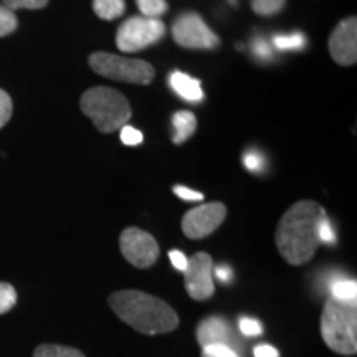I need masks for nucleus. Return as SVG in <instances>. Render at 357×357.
<instances>
[{"label": "nucleus", "instance_id": "f257e3e1", "mask_svg": "<svg viewBox=\"0 0 357 357\" xmlns=\"http://www.w3.org/2000/svg\"><path fill=\"white\" fill-rule=\"evenodd\" d=\"M328 218L323 205L312 200H301L284 212L276 227V247L289 265H305L314 257L321 245L319 227Z\"/></svg>", "mask_w": 357, "mask_h": 357}, {"label": "nucleus", "instance_id": "f03ea898", "mask_svg": "<svg viewBox=\"0 0 357 357\" xmlns=\"http://www.w3.org/2000/svg\"><path fill=\"white\" fill-rule=\"evenodd\" d=\"M108 303L123 323L147 336L172 333L178 326V316L172 306L139 289L114 291L109 294Z\"/></svg>", "mask_w": 357, "mask_h": 357}, {"label": "nucleus", "instance_id": "7ed1b4c3", "mask_svg": "<svg viewBox=\"0 0 357 357\" xmlns=\"http://www.w3.org/2000/svg\"><path fill=\"white\" fill-rule=\"evenodd\" d=\"M321 337L329 349L342 356L357 352V305L328 298L321 314Z\"/></svg>", "mask_w": 357, "mask_h": 357}, {"label": "nucleus", "instance_id": "20e7f679", "mask_svg": "<svg viewBox=\"0 0 357 357\" xmlns=\"http://www.w3.org/2000/svg\"><path fill=\"white\" fill-rule=\"evenodd\" d=\"M86 114L100 132H113L126 126L131 119V106L121 93L108 86L89 88L79 101Z\"/></svg>", "mask_w": 357, "mask_h": 357}, {"label": "nucleus", "instance_id": "39448f33", "mask_svg": "<svg viewBox=\"0 0 357 357\" xmlns=\"http://www.w3.org/2000/svg\"><path fill=\"white\" fill-rule=\"evenodd\" d=\"M88 61L91 70L98 75L121 83L149 84L155 75L154 66L144 60L118 56L106 52L91 53Z\"/></svg>", "mask_w": 357, "mask_h": 357}, {"label": "nucleus", "instance_id": "423d86ee", "mask_svg": "<svg viewBox=\"0 0 357 357\" xmlns=\"http://www.w3.org/2000/svg\"><path fill=\"white\" fill-rule=\"evenodd\" d=\"M164 35L166 25L160 19H147L142 15L129 17L118 29L116 45L124 53H134L158 43Z\"/></svg>", "mask_w": 357, "mask_h": 357}, {"label": "nucleus", "instance_id": "0eeeda50", "mask_svg": "<svg viewBox=\"0 0 357 357\" xmlns=\"http://www.w3.org/2000/svg\"><path fill=\"white\" fill-rule=\"evenodd\" d=\"M172 37L178 47L190 50H213L220 45L218 35L195 12H184L177 17L172 25Z\"/></svg>", "mask_w": 357, "mask_h": 357}, {"label": "nucleus", "instance_id": "6e6552de", "mask_svg": "<svg viewBox=\"0 0 357 357\" xmlns=\"http://www.w3.org/2000/svg\"><path fill=\"white\" fill-rule=\"evenodd\" d=\"M119 248H121L123 257L136 268L153 266L160 253L154 236L137 227H129L123 230L119 236Z\"/></svg>", "mask_w": 357, "mask_h": 357}, {"label": "nucleus", "instance_id": "1a4fd4ad", "mask_svg": "<svg viewBox=\"0 0 357 357\" xmlns=\"http://www.w3.org/2000/svg\"><path fill=\"white\" fill-rule=\"evenodd\" d=\"M184 283L187 294L195 301H205L213 296V260L208 253L199 252L189 258L184 271Z\"/></svg>", "mask_w": 357, "mask_h": 357}, {"label": "nucleus", "instance_id": "9d476101", "mask_svg": "<svg viewBox=\"0 0 357 357\" xmlns=\"http://www.w3.org/2000/svg\"><path fill=\"white\" fill-rule=\"evenodd\" d=\"M227 217V207L222 202L204 204L189 211L182 218V231L192 240L212 235Z\"/></svg>", "mask_w": 357, "mask_h": 357}, {"label": "nucleus", "instance_id": "9b49d317", "mask_svg": "<svg viewBox=\"0 0 357 357\" xmlns=\"http://www.w3.org/2000/svg\"><path fill=\"white\" fill-rule=\"evenodd\" d=\"M329 53L337 65L351 66L357 60V19L341 20L329 37Z\"/></svg>", "mask_w": 357, "mask_h": 357}, {"label": "nucleus", "instance_id": "f8f14e48", "mask_svg": "<svg viewBox=\"0 0 357 357\" xmlns=\"http://www.w3.org/2000/svg\"><path fill=\"white\" fill-rule=\"evenodd\" d=\"M197 342L200 347L211 346V344H222L234 349L236 354L242 352V344L240 339L236 336L234 328H231L230 321H227L222 316H208L200 321L197 324Z\"/></svg>", "mask_w": 357, "mask_h": 357}, {"label": "nucleus", "instance_id": "ddd939ff", "mask_svg": "<svg viewBox=\"0 0 357 357\" xmlns=\"http://www.w3.org/2000/svg\"><path fill=\"white\" fill-rule=\"evenodd\" d=\"M169 86L177 96L189 102H199L204 100V89L199 79L192 78L190 75L182 73V71H172L169 75Z\"/></svg>", "mask_w": 357, "mask_h": 357}, {"label": "nucleus", "instance_id": "4468645a", "mask_svg": "<svg viewBox=\"0 0 357 357\" xmlns=\"http://www.w3.org/2000/svg\"><path fill=\"white\" fill-rule=\"evenodd\" d=\"M172 128L174 144H184V142L195 134L197 129V119L190 111H177L172 116Z\"/></svg>", "mask_w": 357, "mask_h": 357}, {"label": "nucleus", "instance_id": "2eb2a0df", "mask_svg": "<svg viewBox=\"0 0 357 357\" xmlns=\"http://www.w3.org/2000/svg\"><path fill=\"white\" fill-rule=\"evenodd\" d=\"M93 10L101 20L119 19L126 12L124 0H93Z\"/></svg>", "mask_w": 357, "mask_h": 357}, {"label": "nucleus", "instance_id": "dca6fc26", "mask_svg": "<svg viewBox=\"0 0 357 357\" xmlns=\"http://www.w3.org/2000/svg\"><path fill=\"white\" fill-rule=\"evenodd\" d=\"M33 357H86L82 351L61 344H42L33 351Z\"/></svg>", "mask_w": 357, "mask_h": 357}, {"label": "nucleus", "instance_id": "f3484780", "mask_svg": "<svg viewBox=\"0 0 357 357\" xmlns=\"http://www.w3.org/2000/svg\"><path fill=\"white\" fill-rule=\"evenodd\" d=\"M273 47L276 50H303L306 47V37L300 32L289 35H275Z\"/></svg>", "mask_w": 357, "mask_h": 357}, {"label": "nucleus", "instance_id": "a211bd4d", "mask_svg": "<svg viewBox=\"0 0 357 357\" xmlns=\"http://www.w3.org/2000/svg\"><path fill=\"white\" fill-rule=\"evenodd\" d=\"M331 296L339 301L356 303L357 283L356 280H337L331 287Z\"/></svg>", "mask_w": 357, "mask_h": 357}, {"label": "nucleus", "instance_id": "6ab92c4d", "mask_svg": "<svg viewBox=\"0 0 357 357\" xmlns=\"http://www.w3.org/2000/svg\"><path fill=\"white\" fill-rule=\"evenodd\" d=\"M136 3L139 7L141 15L147 19H160L169 10L166 0H136Z\"/></svg>", "mask_w": 357, "mask_h": 357}, {"label": "nucleus", "instance_id": "aec40b11", "mask_svg": "<svg viewBox=\"0 0 357 357\" xmlns=\"http://www.w3.org/2000/svg\"><path fill=\"white\" fill-rule=\"evenodd\" d=\"M287 0H252V8L257 15L271 17L283 10Z\"/></svg>", "mask_w": 357, "mask_h": 357}, {"label": "nucleus", "instance_id": "412c9836", "mask_svg": "<svg viewBox=\"0 0 357 357\" xmlns=\"http://www.w3.org/2000/svg\"><path fill=\"white\" fill-rule=\"evenodd\" d=\"M17 26H19V20H17L15 13L8 10L7 7L0 6V38L15 32Z\"/></svg>", "mask_w": 357, "mask_h": 357}, {"label": "nucleus", "instance_id": "4be33fe9", "mask_svg": "<svg viewBox=\"0 0 357 357\" xmlns=\"http://www.w3.org/2000/svg\"><path fill=\"white\" fill-rule=\"evenodd\" d=\"M17 305V291L10 283H0V314H6Z\"/></svg>", "mask_w": 357, "mask_h": 357}, {"label": "nucleus", "instance_id": "5701e85b", "mask_svg": "<svg viewBox=\"0 0 357 357\" xmlns=\"http://www.w3.org/2000/svg\"><path fill=\"white\" fill-rule=\"evenodd\" d=\"M252 52L253 55L261 61H268L273 58V48H271V43L263 37H255L252 40Z\"/></svg>", "mask_w": 357, "mask_h": 357}, {"label": "nucleus", "instance_id": "b1692460", "mask_svg": "<svg viewBox=\"0 0 357 357\" xmlns=\"http://www.w3.org/2000/svg\"><path fill=\"white\" fill-rule=\"evenodd\" d=\"M3 7L8 10H20V8H29V10H38L48 3V0H2Z\"/></svg>", "mask_w": 357, "mask_h": 357}, {"label": "nucleus", "instance_id": "393cba45", "mask_svg": "<svg viewBox=\"0 0 357 357\" xmlns=\"http://www.w3.org/2000/svg\"><path fill=\"white\" fill-rule=\"evenodd\" d=\"M238 328H240V333L243 334V336H248V337H255V336H260L263 333V328H261V323L257 319H252V318H242L238 319Z\"/></svg>", "mask_w": 357, "mask_h": 357}, {"label": "nucleus", "instance_id": "a878e982", "mask_svg": "<svg viewBox=\"0 0 357 357\" xmlns=\"http://www.w3.org/2000/svg\"><path fill=\"white\" fill-rule=\"evenodd\" d=\"M243 164L250 172H261L265 167V158L258 151H247L243 154Z\"/></svg>", "mask_w": 357, "mask_h": 357}, {"label": "nucleus", "instance_id": "bb28decb", "mask_svg": "<svg viewBox=\"0 0 357 357\" xmlns=\"http://www.w3.org/2000/svg\"><path fill=\"white\" fill-rule=\"evenodd\" d=\"M12 111V98L8 96L7 91H3V89L0 88V128H3L8 121H10Z\"/></svg>", "mask_w": 357, "mask_h": 357}, {"label": "nucleus", "instance_id": "cd10ccee", "mask_svg": "<svg viewBox=\"0 0 357 357\" xmlns=\"http://www.w3.org/2000/svg\"><path fill=\"white\" fill-rule=\"evenodd\" d=\"M200 357H242L240 354H236L234 349L230 347L222 346V344H211L202 347V356Z\"/></svg>", "mask_w": 357, "mask_h": 357}, {"label": "nucleus", "instance_id": "c85d7f7f", "mask_svg": "<svg viewBox=\"0 0 357 357\" xmlns=\"http://www.w3.org/2000/svg\"><path fill=\"white\" fill-rule=\"evenodd\" d=\"M121 141L126 146H139L142 142V132L126 124V126L121 128Z\"/></svg>", "mask_w": 357, "mask_h": 357}, {"label": "nucleus", "instance_id": "c756f323", "mask_svg": "<svg viewBox=\"0 0 357 357\" xmlns=\"http://www.w3.org/2000/svg\"><path fill=\"white\" fill-rule=\"evenodd\" d=\"M319 238H321V243H326V245H334L337 242L336 231H334V227L333 223L329 222V218H324L323 223H321Z\"/></svg>", "mask_w": 357, "mask_h": 357}, {"label": "nucleus", "instance_id": "7c9ffc66", "mask_svg": "<svg viewBox=\"0 0 357 357\" xmlns=\"http://www.w3.org/2000/svg\"><path fill=\"white\" fill-rule=\"evenodd\" d=\"M174 194H176L178 199L187 200V202H195V200L204 199V194H200V192H197V190H192V189H189V187H184V185L174 187Z\"/></svg>", "mask_w": 357, "mask_h": 357}, {"label": "nucleus", "instance_id": "2f4dec72", "mask_svg": "<svg viewBox=\"0 0 357 357\" xmlns=\"http://www.w3.org/2000/svg\"><path fill=\"white\" fill-rule=\"evenodd\" d=\"M169 258H171V263L174 265V268L184 273L189 258H187L182 252H178V250H172V252H169Z\"/></svg>", "mask_w": 357, "mask_h": 357}, {"label": "nucleus", "instance_id": "473e14b6", "mask_svg": "<svg viewBox=\"0 0 357 357\" xmlns=\"http://www.w3.org/2000/svg\"><path fill=\"white\" fill-rule=\"evenodd\" d=\"M213 276H215L217 280H220L222 283H230L231 276H234V271H231L230 266L218 265V266H213Z\"/></svg>", "mask_w": 357, "mask_h": 357}, {"label": "nucleus", "instance_id": "72a5a7b5", "mask_svg": "<svg viewBox=\"0 0 357 357\" xmlns=\"http://www.w3.org/2000/svg\"><path fill=\"white\" fill-rule=\"evenodd\" d=\"M253 352H255V357H280L278 349L270 344L257 346L255 349H253Z\"/></svg>", "mask_w": 357, "mask_h": 357}, {"label": "nucleus", "instance_id": "f704fd0d", "mask_svg": "<svg viewBox=\"0 0 357 357\" xmlns=\"http://www.w3.org/2000/svg\"><path fill=\"white\" fill-rule=\"evenodd\" d=\"M230 2H234V6H236V0H230Z\"/></svg>", "mask_w": 357, "mask_h": 357}]
</instances>
